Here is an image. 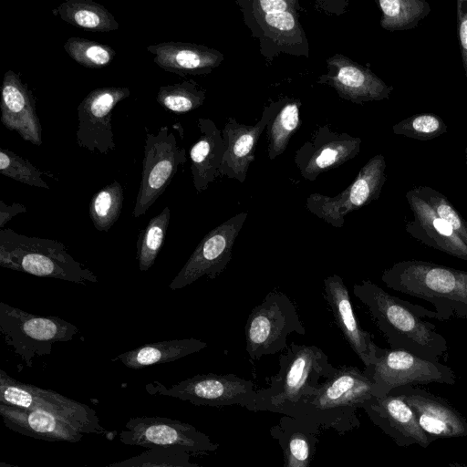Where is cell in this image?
Returning <instances> with one entry per match:
<instances>
[{
    "instance_id": "6da1fadb",
    "label": "cell",
    "mask_w": 467,
    "mask_h": 467,
    "mask_svg": "<svg viewBox=\"0 0 467 467\" xmlns=\"http://www.w3.org/2000/svg\"><path fill=\"white\" fill-rule=\"evenodd\" d=\"M354 295L368 307L376 326L393 349H402L428 360L439 361L447 354L445 337L434 324L437 314L394 296L370 280L353 285Z\"/></svg>"
},
{
    "instance_id": "7a4b0ae2",
    "label": "cell",
    "mask_w": 467,
    "mask_h": 467,
    "mask_svg": "<svg viewBox=\"0 0 467 467\" xmlns=\"http://www.w3.org/2000/svg\"><path fill=\"white\" fill-rule=\"evenodd\" d=\"M373 382L364 370L341 366L303 399L288 416L344 435L360 426L357 411L373 397Z\"/></svg>"
},
{
    "instance_id": "3957f363",
    "label": "cell",
    "mask_w": 467,
    "mask_h": 467,
    "mask_svg": "<svg viewBox=\"0 0 467 467\" xmlns=\"http://www.w3.org/2000/svg\"><path fill=\"white\" fill-rule=\"evenodd\" d=\"M387 287L434 306L439 321L467 320V271L422 260H402L384 270Z\"/></svg>"
},
{
    "instance_id": "277c9868",
    "label": "cell",
    "mask_w": 467,
    "mask_h": 467,
    "mask_svg": "<svg viewBox=\"0 0 467 467\" xmlns=\"http://www.w3.org/2000/svg\"><path fill=\"white\" fill-rule=\"evenodd\" d=\"M317 346L292 343L279 357V370L265 389L256 390L254 411L290 415L295 407L335 370Z\"/></svg>"
},
{
    "instance_id": "5b68a950",
    "label": "cell",
    "mask_w": 467,
    "mask_h": 467,
    "mask_svg": "<svg viewBox=\"0 0 467 467\" xmlns=\"http://www.w3.org/2000/svg\"><path fill=\"white\" fill-rule=\"evenodd\" d=\"M0 265L39 277L85 285L97 283V275L75 260L64 244L47 238L0 230Z\"/></svg>"
},
{
    "instance_id": "8992f818",
    "label": "cell",
    "mask_w": 467,
    "mask_h": 467,
    "mask_svg": "<svg viewBox=\"0 0 467 467\" xmlns=\"http://www.w3.org/2000/svg\"><path fill=\"white\" fill-rule=\"evenodd\" d=\"M0 331L15 354L31 367L35 356L50 355L54 343L72 340L78 330L58 317L37 316L0 302Z\"/></svg>"
},
{
    "instance_id": "52a82bcc",
    "label": "cell",
    "mask_w": 467,
    "mask_h": 467,
    "mask_svg": "<svg viewBox=\"0 0 467 467\" xmlns=\"http://www.w3.org/2000/svg\"><path fill=\"white\" fill-rule=\"evenodd\" d=\"M292 333H306L296 306L285 294L270 292L247 318L246 351L252 359L275 354L287 347Z\"/></svg>"
},
{
    "instance_id": "ba28073f",
    "label": "cell",
    "mask_w": 467,
    "mask_h": 467,
    "mask_svg": "<svg viewBox=\"0 0 467 467\" xmlns=\"http://www.w3.org/2000/svg\"><path fill=\"white\" fill-rule=\"evenodd\" d=\"M371 379L374 397H383L407 385L441 383L453 385L452 368L440 361L428 360L402 349L378 348L374 363L364 369Z\"/></svg>"
},
{
    "instance_id": "9c48e42d",
    "label": "cell",
    "mask_w": 467,
    "mask_h": 467,
    "mask_svg": "<svg viewBox=\"0 0 467 467\" xmlns=\"http://www.w3.org/2000/svg\"><path fill=\"white\" fill-rule=\"evenodd\" d=\"M151 395L178 399L198 406L239 405L254 411L256 390L252 380L234 374H198L170 387L155 380L146 385Z\"/></svg>"
},
{
    "instance_id": "30bf717a",
    "label": "cell",
    "mask_w": 467,
    "mask_h": 467,
    "mask_svg": "<svg viewBox=\"0 0 467 467\" xmlns=\"http://www.w3.org/2000/svg\"><path fill=\"white\" fill-rule=\"evenodd\" d=\"M119 440L125 445L175 449L191 455H206L219 447L192 424L161 416L130 418L119 434Z\"/></svg>"
},
{
    "instance_id": "8fae6325",
    "label": "cell",
    "mask_w": 467,
    "mask_h": 467,
    "mask_svg": "<svg viewBox=\"0 0 467 467\" xmlns=\"http://www.w3.org/2000/svg\"><path fill=\"white\" fill-rule=\"evenodd\" d=\"M0 403L55 413L77 424L85 434L106 432L91 407L54 390L18 381L3 369H0Z\"/></svg>"
},
{
    "instance_id": "7c38bea8",
    "label": "cell",
    "mask_w": 467,
    "mask_h": 467,
    "mask_svg": "<svg viewBox=\"0 0 467 467\" xmlns=\"http://www.w3.org/2000/svg\"><path fill=\"white\" fill-rule=\"evenodd\" d=\"M186 161L185 150L177 145L174 134L162 126L157 134L147 130L141 181L132 212L143 215L163 193L181 164Z\"/></svg>"
},
{
    "instance_id": "4fadbf2b",
    "label": "cell",
    "mask_w": 467,
    "mask_h": 467,
    "mask_svg": "<svg viewBox=\"0 0 467 467\" xmlns=\"http://www.w3.org/2000/svg\"><path fill=\"white\" fill-rule=\"evenodd\" d=\"M385 170V157L377 154L367 161L355 180L337 195L310 194L306 199V209L332 226L340 228L348 213L379 197L387 179Z\"/></svg>"
},
{
    "instance_id": "5bb4252c",
    "label": "cell",
    "mask_w": 467,
    "mask_h": 467,
    "mask_svg": "<svg viewBox=\"0 0 467 467\" xmlns=\"http://www.w3.org/2000/svg\"><path fill=\"white\" fill-rule=\"evenodd\" d=\"M246 217L247 213H237L211 230L172 279L169 288L178 290L203 275L213 279L220 275L232 259L234 242Z\"/></svg>"
},
{
    "instance_id": "9a60e30c",
    "label": "cell",
    "mask_w": 467,
    "mask_h": 467,
    "mask_svg": "<svg viewBox=\"0 0 467 467\" xmlns=\"http://www.w3.org/2000/svg\"><path fill=\"white\" fill-rule=\"evenodd\" d=\"M236 3L252 35L259 39L260 52L265 57L273 59L280 53L308 57L309 46L297 11L260 14L244 0Z\"/></svg>"
},
{
    "instance_id": "2e32d148",
    "label": "cell",
    "mask_w": 467,
    "mask_h": 467,
    "mask_svg": "<svg viewBox=\"0 0 467 467\" xmlns=\"http://www.w3.org/2000/svg\"><path fill=\"white\" fill-rule=\"evenodd\" d=\"M130 95L126 87L98 88L90 91L78 107L77 142L90 152L108 154L115 148L111 126L114 107Z\"/></svg>"
},
{
    "instance_id": "e0dca14e",
    "label": "cell",
    "mask_w": 467,
    "mask_h": 467,
    "mask_svg": "<svg viewBox=\"0 0 467 467\" xmlns=\"http://www.w3.org/2000/svg\"><path fill=\"white\" fill-rule=\"evenodd\" d=\"M361 142L358 137L322 126L296 151L294 161L300 175L314 182L321 173L356 157L360 151Z\"/></svg>"
},
{
    "instance_id": "ac0fdd59",
    "label": "cell",
    "mask_w": 467,
    "mask_h": 467,
    "mask_svg": "<svg viewBox=\"0 0 467 467\" xmlns=\"http://www.w3.org/2000/svg\"><path fill=\"white\" fill-rule=\"evenodd\" d=\"M327 73L318 77V84L332 87L337 95L352 103L362 104L389 99L393 90L368 67L342 54L326 60Z\"/></svg>"
},
{
    "instance_id": "d6986e66",
    "label": "cell",
    "mask_w": 467,
    "mask_h": 467,
    "mask_svg": "<svg viewBox=\"0 0 467 467\" xmlns=\"http://www.w3.org/2000/svg\"><path fill=\"white\" fill-rule=\"evenodd\" d=\"M391 391L399 394L410 407L419 425L432 441L467 437V420L445 399L414 385L399 387Z\"/></svg>"
},
{
    "instance_id": "ffe728a7",
    "label": "cell",
    "mask_w": 467,
    "mask_h": 467,
    "mask_svg": "<svg viewBox=\"0 0 467 467\" xmlns=\"http://www.w3.org/2000/svg\"><path fill=\"white\" fill-rule=\"evenodd\" d=\"M362 409L369 420L400 447L417 444L427 448L432 441L419 425L414 412L394 391L383 397H372Z\"/></svg>"
},
{
    "instance_id": "44dd1931",
    "label": "cell",
    "mask_w": 467,
    "mask_h": 467,
    "mask_svg": "<svg viewBox=\"0 0 467 467\" xmlns=\"http://www.w3.org/2000/svg\"><path fill=\"white\" fill-rule=\"evenodd\" d=\"M281 104V99L272 102L263 111L260 120L254 125L237 122L228 118L223 130L226 150L220 168V176L244 182L250 164L254 160V151L259 138Z\"/></svg>"
},
{
    "instance_id": "7402d4cb",
    "label": "cell",
    "mask_w": 467,
    "mask_h": 467,
    "mask_svg": "<svg viewBox=\"0 0 467 467\" xmlns=\"http://www.w3.org/2000/svg\"><path fill=\"white\" fill-rule=\"evenodd\" d=\"M413 219L406 223V232L421 244L467 261V244L446 221L439 217L415 188L406 192Z\"/></svg>"
},
{
    "instance_id": "603a6c76",
    "label": "cell",
    "mask_w": 467,
    "mask_h": 467,
    "mask_svg": "<svg viewBox=\"0 0 467 467\" xmlns=\"http://www.w3.org/2000/svg\"><path fill=\"white\" fill-rule=\"evenodd\" d=\"M1 122L36 146L42 144V129L31 90L13 70L5 73L1 92Z\"/></svg>"
},
{
    "instance_id": "cb8c5ba5",
    "label": "cell",
    "mask_w": 467,
    "mask_h": 467,
    "mask_svg": "<svg viewBox=\"0 0 467 467\" xmlns=\"http://www.w3.org/2000/svg\"><path fill=\"white\" fill-rule=\"evenodd\" d=\"M0 416L5 427L34 439L73 443L81 441L85 435L71 420L48 411L0 403Z\"/></svg>"
},
{
    "instance_id": "d4e9b609",
    "label": "cell",
    "mask_w": 467,
    "mask_h": 467,
    "mask_svg": "<svg viewBox=\"0 0 467 467\" xmlns=\"http://www.w3.org/2000/svg\"><path fill=\"white\" fill-rule=\"evenodd\" d=\"M324 291L337 327L365 368L370 367L376 359L379 346L370 333L359 326L343 279L336 274L327 276L324 280Z\"/></svg>"
},
{
    "instance_id": "484cf974",
    "label": "cell",
    "mask_w": 467,
    "mask_h": 467,
    "mask_svg": "<svg viewBox=\"0 0 467 467\" xmlns=\"http://www.w3.org/2000/svg\"><path fill=\"white\" fill-rule=\"evenodd\" d=\"M147 50L157 66L180 76L209 74L224 59L220 51L194 43L162 42Z\"/></svg>"
},
{
    "instance_id": "4316f807",
    "label": "cell",
    "mask_w": 467,
    "mask_h": 467,
    "mask_svg": "<svg viewBox=\"0 0 467 467\" xmlns=\"http://www.w3.org/2000/svg\"><path fill=\"white\" fill-rule=\"evenodd\" d=\"M320 431L312 422L283 415L269 432L282 450L284 467H310Z\"/></svg>"
},
{
    "instance_id": "83f0119b",
    "label": "cell",
    "mask_w": 467,
    "mask_h": 467,
    "mask_svg": "<svg viewBox=\"0 0 467 467\" xmlns=\"http://www.w3.org/2000/svg\"><path fill=\"white\" fill-rule=\"evenodd\" d=\"M198 128L200 137L190 150V159L193 185L200 193L220 176L226 146L223 132L212 119L199 118Z\"/></svg>"
},
{
    "instance_id": "f1b7e54d",
    "label": "cell",
    "mask_w": 467,
    "mask_h": 467,
    "mask_svg": "<svg viewBox=\"0 0 467 467\" xmlns=\"http://www.w3.org/2000/svg\"><path fill=\"white\" fill-rule=\"evenodd\" d=\"M206 347L205 342L193 337L163 340L145 344L121 353L112 358V361L118 360L129 368L140 369L152 365L175 361L196 353Z\"/></svg>"
},
{
    "instance_id": "f546056e",
    "label": "cell",
    "mask_w": 467,
    "mask_h": 467,
    "mask_svg": "<svg viewBox=\"0 0 467 467\" xmlns=\"http://www.w3.org/2000/svg\"><path fill=\"white\" fill-rule=\"evenodd\" d=\"M53 12L63 21L86 31L109 32L119 28L112 14L92 0H67Z\"/></svg>"
},
{
    "instance_id": "4dcf8cb0",
    "label": "cell",
    "mask_w": 467,
    "mask_h": 467,
    "mask_svg": "<svg viewBox=\"0 0 467 467\" xmlns=\"http://www.w3.org/2000/svg\"><path fill=\"white\" fill-rule=\"evenodd\" d=\"M299 99L284 98L267 125V155L274 161L286 149L291 137L300 126Z\"/></svg>"
},
{
    "instance_id": "1f68e13d",
    "label": "cell",
    "mask_w": 467,
    "mask_h": 467,
    "mask_svg": "<svg viewBox=\"0 0 467 467\" xmlns=\"http://www.w3.org/2000/svg\"><path fill=\"white\" fill-rule=\"evenodd\" d=\"M381 10L380 26L388 31H404L414 28L431 12L424 0H379Z\"/></svg>"
},
{
    "instance_id": "d6a6232c",
    "label": "cell",
    "mask_w": 467,
    "mask_h": 467,
    "mask_svg": "<svg viewBox=\"0 0 467 467\" xmlns=\"http://www.w3.org/2000/svg\"><path fill=\"white\" fill-rule=\"evenodd\" d=\"M171 211L165 207L161 213L151 218L138 235L136 244L139 269L149 270L161 251L170 223Z\"/></svg>"
},
{
    "instance_id": "836d02e7",
    "label": "cell",
    "mask_w": 467,
    "mask_h": 467,
    "mask_svg": "<svg viewBox=\"0 0 467 467\" xmlns=\"http://www.w3.org/2000/svg\"><path fill=\"white\" fill-rule=\"evenodd\" d=\"M123 200V189L117 181L106 185L93 195L88 213L97 230L109 231L120 215Z\"/></svg>"
},
{
    "instance_id": "e575fe53",
    "label": "cell",
    "mask_w": 467,
    "mask_h": 467,
    "mask_svg": "<svg viewBox=\"0 0 467 467\" xmlns=\"http://www.w3.org/2000/svg\"><path fill=\"white\" fill-rule=\"evenodd\" d=\"M206 93L194 80L161 86L157 93V101L167 110L185 113L196 109L205 100Z\"/></svg>"
},
{
    "instance_id": "d590c367",
    "label": "cell",
    "mask_w": 467,
    "mask_h": 467,
    "mask_svg": "<svg viewBox=\"0 0 467 467\" xmlns=\"http://www.w3.org/2000/svg\"><path fill=\"white\" fill-rule=\"evenodd\" d=\"M63 47L74 61L88 68L104 67L116 56L115 50L109 45L78 36L69 37Z\"/></svg>"
},
{
    "instance_id": "8d00e7d4",
    "label": "cell",
    "mask_w": 467,
    "mask_h": 467,
    "mask_svg": "<svg viewBox=\"0 0 467 467\" xmlns=\"http://www.w3.org/2000/svg\"><path fill=\"white\" fill-rule=\"evenodd\" d=\"M103 467H202L191 461V454L175 449L153 448Z\"/></svg>"
},
{
    "instance_id": "74e56055",
    "label": "cell",
    "mask_w": 467,
    "mask_h": 467,
    "mask_svg": "<svg viewBox=\"0 0 467 467\" xmlns=\"http://www.w3.org/2000/svg\"><path fill=\"white\" fill-rule=\"evenodd\" d=\"M394 134L419 140H430L447 131L441 118L433 113L415 114L393 125Z\"/></svg>"
},
{
    "instance_id": "f35d334b",
    "label": "cell",
    "mask_w": 467,
    "mask_h": 467,
    "mask_svg": "<svg viewBox=\"0 0 467 467\" xmlns=\"http://www.w3.org/2000/svg\"><path fill=\"white\" fill-rule=\"evenodd\" d=\"M0 173L30 186L49 189L42 173L30 161L9 150H0Z\"/></svg>"
},
{
    "instance_id": "ab89813d",
    "label": "cell",
    "mask_w": 467,
    "mask_h": 467,
    "mask_svg": "<svg viewBox=\"0 0 467 467\" xmlns=\"http://www.w3.org/2000/svg\"><path fill=\"white\" fill-rule=\"evenodd\" d=\"M418 193L428 202L433 212L451 225L454 232L467 244V222L454 208L448 198L429 186L415 187Z\"/></svg>"
},
{
    "instance_id": "60d3db41",
    "label": "cell",
    "mask_w": 467,
    "mask_h": 467,
    "mask_svg": "<svg viewBox=\"0 0 467 467\" xmlns=\"http://www.w3.org/2000/svg\"><path fill=\"white\" fill-rule=\"evenodd\" d=\"M254 12L273 14L300 9L297 0H244Z\"/></svg>"
},
{
    "instance_id": "b9f144b4",
    "label": "cell",
    "mask_w": 467,
    "mask_h": 467,
    "mask_svg": "<svg viewBox=\"0 0 467 467\" xmlns=\"http://www.w3.org/2000/svg\"><path fill=\"white\" fill-rule=\"evenodd\" d=\"M456 16L459 46L467 83V0H457Z\"/></svg>"
},
{
    "instance_id": "7bdbcfd3",
    "label": "cell",
    "mask_w": 467,
    "mask_h": 467,
    "mask_svg": "<svg viewBox=\"0 0 467 467\" xmlns=\"http://www.w3.org/2000/svg\"><path fill=\"white\" fill-rule=\"evenodd\" d=\"M26 212V208L23 204L14 202L11 205H6L3 201H0V227L3 229L5 224L14 216Z\"/></svg>"
},
{
    "instance_id": "ee69618b",
    "label": "cell",
    "mask_w": 467,
    "mask_h": 467,
    "mask_svg": "<svg viewBox=\"0 0 467 467\" xmlns=\"http://www.w3.org/2000/svg\"><path fill=\"white\" fill-rule=\"evenodd\" d=\"M448 467H467V464L461 463V462H450L448 464Z\"/></svg>"
},
{
    "instance_id": "f6af8a7d",
    "label": "cell",
    "mask_w": 467,
    "mask_h": 467,
    "mask_svg": "<svg viewBox=\"0 0 467 467\" xmlns=\"http://www.w3.org/2000/svg\"><path fill=\"white\" fill-rule=\"evenodd\" d=\"M0 467H18V466L13 465V464H10V463H7V462H0Z\"/></svg>"
},
{
    "instance_id": "bcb514c9",
    "label": "cell",
    "mask_w": 467,
    "mask_h": 467,
    "mask_svg": "<svg viewBox=\"0 0 467 467\" xmlns=\"http://www.w3.org/2000/svg\"><path fill=\"white\" fill-rule=\"evenodd\" d=\"M465 157H466V164H467V143H466V147H465Z\"/></svg>"
}]
</instances>
